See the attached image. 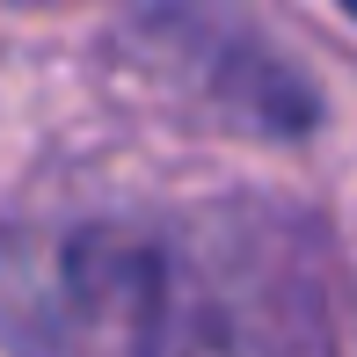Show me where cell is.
Returning a JSON list of instances; mask_svg holds the SVG:
<instances>
[{"instance_id": "obj_2", "label": "cell", "mask_w": 357, "mask_h": 357, "mask_svg": "<svg viewBox=\"0 0 357 357\" xmlns=\"http://www.w3.org/2000/svg\"><path fill=\"white\" fill-rule=\"evenodd\" d=\"M343 8H350V15H357V0H343Z\"/></svg>"}, {"instance_id": "obj_1", "label": "cell", "mask_w": 357, "mask_h": 357, "mask_svg": "<svg viewBox=\"0 0 357 357\" xmlns=\"http://www.w3.org/2000/svg\"><path fill=\"white\" fill-rule=\"evenodd\" d=\"M73 299L124 357H328V241L263 197L160 226H95L66 255Z\"/></svg>"}]
</instances>
